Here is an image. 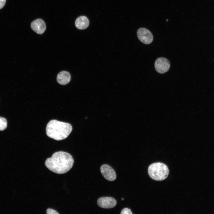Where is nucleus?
Returning <instances> with one entry per match:
<instances>
[{"mask_svg":"<svg viewBox=\"0 0 214 214\" xmlns=\"http://www.w3.org/2000/svg\"><path fill=\"white\" fill-rule=\"evenodd\" d=\"M74 159L69 153L63 151L55 152L45 161V165L51 171L57 174L67 172L72 168Z\"/></svg>","mask_w":214,"mask_h":214,"instance_id":"nucleus-1","label":"nucleus"},{"mask_svg":"<svg viewBox=\"0 0 214 214\" xmlns=\"http://www.w3.org/2000/svg\"><path fill=\"white\" fill-rule=\"evenodd\" d=\"M72 130L69 123L53 119L49 121L46 128V133L49 137L59 141L67 138Z\"/></svg>","mask_w":214,"mask_h":214,"instance_id":"nucleus-2","label":"nucleus"},{"mask_svg":"<svg viewBox=\"0 0 214 214\" xmlns=\"http://www.w3.org/2000/svg\"><path fill=\"white\" fill-rule=\"evenodd\" d=\"M148 173L150 177L157 181L165 179L169 174V170L165 164L157 162L151 164L148 167Z\"/></svg>","mask_w":214,"mask_h":214,"instance_id":"nucleus-3","label":"nucleus"},{"mask_svg":"<svg viewBox=\"0 0 214 214\" xmlns=\"http://www.w3.org/2000/svg\"><path fill=\"white\" fill-rule=\"evenodd\" d=\"M137 34L139 39L144 44H149L153 41V36L152 33L146 28H139L137 31Z\"/></svg>","mask_w":214,"mask_h":214,"instance_id":"nucleus-4","label":"nucleus"},{"mask_svg":"<svg viewBox=\"0 0 214 214\" xmlns=\"http://www.w3.org/2000/svg\"><path fill=\"white\" fill-rule=\"evenodd\" d=\"M170 67V63L166 58L160 57L157 59L155 63V69L157 72L163 74L168 71Z\"/></svg>","mask_w":214,"mask_h":214,"instance_id":"nucleus-5","label":"nucleus"},{"mask_svg":"<svg viewBox=\"0 0 214 214\" xmlns=\"http://www.w3.org/2000/svg\"><path fill=\"white\" fill-rule=\"evenodd\" d=\"M101 172L106 180L111 181H114L116 178V174L114 169L108 165L104 164L100 168Z\"/></svg>","mask_w":214,"mask_h":214,"instance_id":"nucleus-6","label":"nucleus"},{"mask_svg":"<svg viewBox=\"0 0 214 214\" xmlns=\"http://www.w3.org/2000/svg\"><path fill=\"white\" fill-rule=\"evenodd\" d=\"M97 204L98 206L101 208L109 209L113 208L116 205L117 201L113 197H103L98 199Z\"/></svg>","mask_w":214,"mask_h":214,"instance_id":"nucleus-7","label":"nucleus"},{"mask_svg":"<svg viewBox=\"0 0 214 214\" xmlns=\"http://www.w3.org/2000/svg\"><path fill=\"white\" fill-rule=\"evenodd\" d=\"M32 30L38 34H42L45 31L46 25L44 21L41 19H37L33 21L31 25Z\"/></svg>","mask_w":214,"mask_h":214,"instance_id":"nucleus-8","label":"nucleus"},{"mask_svg":"<svg viewBox=\"0 0 214 214\" xmlns=\"http://www.w3.org/2000/svg\"><path fill=\"white\" fill-rule=\"evenodd\" d=\"M71 79V76L69 73L66 71L60 72L57 76L56 80L60 84L65 85L68 83Z\"/></svg>","mask_w":214,"mask_h":214,"instance_id":"nucleus-9","label":"nucleus"},{"mask_svg":"<svg viewBox=\"0 0 214 214\" xmlns=\"http://www.w3.org/2000/svg\"><path fill=\"white\" fill-rule=\"evenodd\" d=\"M75 23V27L78 29L83 30L87 28L89 24V21L87 17L81 16L76 19Z\"/></svg>","mask_w":214,"mask_h":214,"instance_id":"nucleus-10","label":"nucleus"},{"mask_svg":"<svg viewBox=\"0 0 214 214\" xmlns=\"http://www.w3.org/2000/svg\"><path fill=\"white\" fill-rule=\"evenodd\" d=\"M7 126V122L6 119L3 117H0V131L4 130Z\"/></svg>","mask_w":214,"mask_h":214,"instance_id":"nucleus-11","label":"nucleus"},{"mask_svg":"<svg viewBox=\"0 0 214 214\" xmlns=\"http://www.w3.org/2000/svg\"><path fill=\"white\" fill-rule=\"evenodd\" d=\"M121 214H132L131 211L129 209L125 208L122 209L120 213Z\"/></svg>","mask_w":214,"mask_h":214,"instance_id":"nucleus-12","label":"nucleus"},{"mask_svg":"<svg viewBox=\"0 0 214 214\" xmlns=\"http://www.w3.org/2000/svg\"><path fill=\"white\" fill-rule=\"evenodd\" d=\"M47 214H59L56 210L51 208H48L46 210Z\"/></svg>","mask_w":214,"mask_h":214,"instance_id":"nucleus-13","label":"nucleus"},{"mask_svg":"<svg viewBox=\"0 0 214 214\" xmlns=\"http://www.w3.org/2000/svg\"><path fill=\"white\" fill-rule=\"evenodd\" d=\"M6 0H0V9H1L4 6Z\"/></svg>","mask_w":214,"mask_h":214,"instance_id":"nucleus-14","label":"nucleus"},{"mask_svg":"<svg viewBox=\"0 0 214 214\" xmlns=\"http://www.w3.org/2000/svg\"><path fill=\"white\" fill-rule=\"evenodd\" d=\"M122 200H124V199L123 198H122Z\"/></svg>","mask_w":214,"mask_h":214,"instance_id":"nucleus-15","label":"nucleus"}]
</instances>
